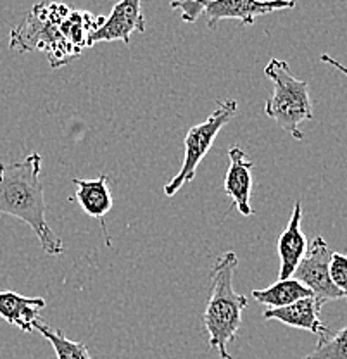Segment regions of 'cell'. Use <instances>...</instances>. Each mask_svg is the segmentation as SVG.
<instances>
[{
    "instance_id": "cell-1",
    "label": "cell",
    "mask_w": 347,
    "mask_h": 359,
    "mask_svg": "<svg viewBox=\"0 0 347 359\" xmlns=\"http://www.w3.org/2000/svg\"><path fill=\"white\" fill-rule=\"evenodd\" d=\"M42 156L32 152L20 163H0V212L28 224L48 256L64 252V244L46 219V199L40 180Z\"/></svg>"
},
{
    "instance_id": "cell-2",
    "label": "cell",
    "mask_w": 347,
    "mask_h": 359,
    "mask_svg": "<svg viewBox=\"0 0 347 359\" xmlns=\"http://www.w3.org/2000/svg\"><path fill=\"white\" fill-rule=\"evenodd\" d=\"M238 257L233 250H226L216 259L209 271V294L204 327L209 337V351L216 349L222 359H233L229 346L235 340L242 325V314L247 308V297L233 289V275Z\"/></svg>"
},
{
    "instance_id": "cell-3",
    "label": "cell",
    "mask_w": 347,
    "mask_h": 359,
    "mask_svg": "<svg viewBox=\"0 0 347 359\" xmlns=\"http://www.w3.org/2000/svg\"><path fill=\"white\" fill-rule=\"evenodd\" d=\"M264 74L273 81V95L264 104V112L296 140H302L301 125L313 119V102L308 81L297 80L285 61L271 59Z\"/></svg>"
},
{
    "instance_id": "cell-4",
    "label": "cell",
    "mask_w": 347,
    "mask_h": 359,
    "mask_svg": "<svg viewBox=\"0 0 347 359\" xmlns=\"http://www.w3.org/2000/svg\"><path fill=\"white\" fill-rule=\"evenodd\" d=\"M237 114V100L226 99L219 102L218 100V109L212 111L206 121L199 123V125L192 126L185 135V157L184 164H182L180 171L175 175L173 180L164 185V196L173 197L177 196L178 190L185 183L192 182L196 178L197 168L203 163V159L211 151L212 144H215L216 137L222 132L223 126L233 119Z\"/></svg>"
},
{
    "instance_id": "cell-5",
    "label": "cell",
    "mask_w": 347,
    "mask_h": 359,
    "mask_svg": "<svg viewBox=\"0 0 347 359\" xmlns=\"http://www.w3.org/2000/svg\"><path fill=\"white\" fill-rule=\"evenodd\" d=\"M334 250L327 244L323 237H315L311 244L308 245L306 256L297 266L296 280H299L306 289L311 290V294L318 299L322 304L328 301H339L347 299L342 290L334 285L330 278V257Z\"/></svg>"
},
{
    "instance_id": "cell-6",
    "label": "cell",
    "mask_w": 347,
    "mask_h": 359,
    "mask_svg": "<svg viewBox=\"0 0 347 359\" xmlns=\"http://www.w3.org/2000/svg\"><path fill=\"white\" fill-rule=\"evenodd\" d=\"M144 0H119L109 13L104 18V22L95 29L92 35L90 43L97 42H123L128 45L132 35L135 32H145V20L142 13Z\"/></svg>"
},
{
    "instance_id": "cell-7",
    "label": "cell",
    "mask_w": 347,
    "mask_h": 359,
    "mask_svg": "<svg viewBox=\"0 0 347 359\" xmlns=\"http://www.w3.org/2000/svg\"><path fill=\"white\" fill-rule=\"evenodd\" d=\"M294 0H216L206 7L209 28H215L222 20H238L244 26L254 25L257 16H264L273 11L292 9Z\"/></svg>"
},
{
    "instance_id": "cell-8",
    "label": "cell",
    "mask_w": 347,
    "mask_h": 359,
    "mask_svg": "<svg viewBox=\"0 0 347 359\" xmlns=\"http://www.w3.org/2000/svg\"><path fill=\"white\" fill-rule=\"evenodd\" d=\"M229 170L225 175L223 189L230 197L231 208L237 209L242 216H251V194H252V170L254 163L249 159L244 149L235 145L229 151Z\"/></svg>"
},
{
    "instance_id": "cell-9",
    "label": "cell",
    "mask_w": 347,
    "mask_h": 359,
    "mask_svg": "<svg viewBox=\"0 0 347 359\" xmlns=\"http://www.w3.org/2000/svg\"><path fill=\"white\" fill-rule=\"evenodd\" d=\"M301 223H302V208H301V202L297 201L296 204H294L292 215H290L287 228L280 233L278 242H277V252L280 257L278 280L292 278L297 266H299V263L302 261V257L306 256V250H308V241H306V235L304 231H302Z\"/></svg>"
},
{
    "instance_id": "cell-10",
    "label": "cell",
    "mask_w": 347,
    "mask_h": 359,
    "mask_svg": "<svg viewBox=\"0 0 347 359\" xmlns=\"http://www.w3.org/2000/svg\"><path fill=\"white\" fill-rule=\"evenodd\" d=\"M74 187H76V194H74V199H76L80 208L87 212L88 216L100 223L104 231V237H106V244L111 245L109 231H107L106 218L107 212L113 209V196H111L109 190V178L106 175H100L97 180H73Z\"/></svg>"
},
{
    "instance_id": "cell-11",
    "label": "cell",
    "mask_w": 347,
    "mask_h": 359,
    "mask_svg": "<svg viewBox=\"0 0 347 359\" xmlns=\"http://www.w3.org/2000/svg\"><path fill=\"white\" fill-rule=\"evenodd\" d=\"M322 306V302L315 295H311V297L301 299V301H296L294 304L285 306V308L266 309L263 318L264 320L280 321V323L287 325V327L308 330L311 334L322 337L328 332V328L320 320Z\"/></svg>"
},
{
    "instance_id": "cell-12",
    "label": "cell",
    "mask_w": 347,
    "mask_h": 359,
    "mask_svg": "<svg viewBox=\"0 0 347 359\" xmlns=\"http://www.w3.org/2000/svg\"><path fill=\"white\" fill-rule=\"evenodd\" d=\"M46 308L42 297H25L14 290H0V318L21 332L32 334L40 309Z\"/></svg>"
},
{
    "instance_id": "cell-13",
    "label": "cell",
    "mask_w": 347,
    "mask_h": 359,
    "mask_svg": "<svg viewBox=\"0 0 347 359\" xmlns=\"http://www.w3.org/2000/svg\"><path fill=\"white\" fill-rule=\"evenodd\" d=\"M311 290L306 289L304 285L296 278L278 280L273 285L266 287L263 290H252V297L259 304L268 306V309L285 308V306L294 304L304 297H311Z\"/></svg>"
},
{
    "instance_id": "cell-14",
    "label": "cell",
    "mask_w": 347,
    "mask_h": 359,
    "mask_svg": "<svg viewBox=\"0 0 347 359\" xmlns=\"http://www.w3.org/2000/svg\"><path fill=\"white\" fill-rule=\"evenodd\" d=\"M33 330L40 332L50 342L57 359H92L85 344L74 342V340L68 339L64 332L59 330V328H52L43 323V321L36 320L33 323Z\"/></svg>"
},
{
    "instance_id": "cell-15",
    "label": "cell",
    "mask_w": 347,
    "mask_h": 359,
    "mask_svg": "<svg viewBox=\"0 0 347 359\" xmlns=\"http://www.w3.org/2000/svg\"><path fill=\"white\" fill-rule=\"evenodd\" d=\"M304 359H347V327L318 337L316 347Z\"/></svg>"
},
{
    "instance_id": "cell-16",
    "label": "cell",
    "mask_w": 347,
    "mask_h": 359,
    "mask_svg": "<svg viewBox=\"0 0 347 359\" xmlns=\"http://www.w3.org/2000/svg\"><path fill=\"white\" fill-rule=\"evenodd\" d=\"M212 2H216V0H171L170 6L171 9L180 11V18L185 22H196Z\"/></svg>"
},
{
    "instance_id": "cell-17",
    "label": "cell",
    "mask_w": 347,
    "mask_h": 359,
    "mask_svg": "<svg viewBox=\"0 0 347 359\" xmlns=\"http://www.w3.org/2000/svg\"><path fill=\"white\" fill-rule=\"evenodd\" d=\"M330 278L339 290L347 297V256L341 252H332L330 257Z\"/></svg>"
},
{
    "instance_id": "cell-18",
    "label": "cell",
    "mask_w": 347,
    "mask_h": 359,
    "mask_svg": "<svg viewBox=\"0 0 347 359\" xmlns=\"http://www.w3.org/2000/svg\"><path fill=\"white\" fill-rule=\"evenodd\" d=\"M320 61L325 62V65L334 66L335 69H339L342 74H346V76H347V67H346L344 65H341V62H339V61H335V59L330 57V55H328V54H322V55H320Z\"/></svg>"
}]
</instances>
